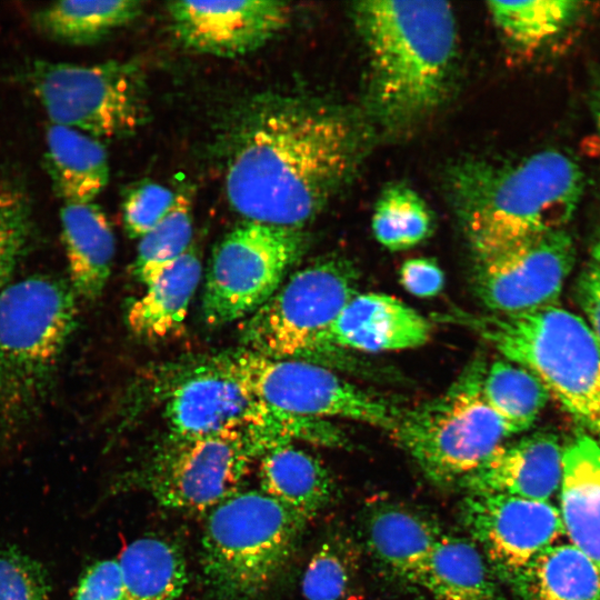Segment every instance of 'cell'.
<instances>
[{
    "mask_svg": "<svg viewBox=\"0 0 600 600\" xmlns=\"http://www.w3.org/2000/svg\"><path fill=\"white\" fill-rule=\"evenodd\" d=\"M202 266L193 246L169 266L129 308L130 330L142 338L160 339L183 323L200 282Z\"/></svg>",
    "mask_w": 600,
    "mask_h": 600,
    "instance_id": "cell-25",
    "label": "cell"
},
{
    "mask_svg": "<svg viewBox=\"0 0 600 600\" xmlns=\"http://www.w3.org/2000/svg\"><path fill=\"white\" fill-rule=\"evenodd\" d=\"M592 263L600 268V220L597 226L594 237L591 244Z\"/></svg>",
    "mask_w": 600,
    "mask_h": 600,
    "instance_id": "cell-40",
    "label": "cell"
},
{
    "mask_svg": "<svg viewBox=\"0 0 600 600\" xmlns=\"http://www.w3.org/2000/svg\"><path fill=\"white\" fill-rule=\"evenodd\" d=\"M358 279L354 266L339 257L296 271L244 322V349L276 359L323 354L326 336L357 294Z\"/></svg>",
    "mask_w": 600,
    "mask_h": 600,
    "instance_id": "cell-9",
    "label": "cell"
},
{
    "mask_svg": "<svg viewBox=\"0 0 600 600\" xmlns=\"http://www.w3.org/2000/svg\"><path fill=\"white\" fill-rule=\"evenodd\" d=\"M416 586L432 600H506L499 579L477 544L447 533L433 548Z\"/></svg>",
    "mask_w": 600,
    "mask_h": 600,
    "instance_id": "cell-23",
    "label": "cell"
},
{
    "mask_svg": "<svg viewBox=\"0 0 600 600\" xmlns=\"http://www.w3.org/2000/svg\"><path fill=\"white\" fill-rule=\"evenodd\" d=\"M43 566L16 548L0 550V600H48Z\"/></svg>",
    "mask_w": 600,
    "mask_h": 600,
    "instance_id": "cell-34",
    "label": "cell"
},
{
    "mask_svg": "<svg viewBox=\"0 0 600 600\" xmlns=\"http://www.w3.org/2000/svg\"><path fill=\"white\" fill-rule=\"evenodd\" d=\"M400 281L407 291L420 298L437 296L443 288V272L433 259L407 260L400 269Z\"/></svg>",
    "mask_w": 600,
    "mask_h": 600,
    "instance_id": "cell-38",
    "label": "cell"
},
{
    "mask_svg": "<svg viewBox=\"0 0 600 600\" xmlns=\"http://www.w3.org/2000/svg\"><path fill=\"white\" fill-rule=\"evenodd\" d=\"M360 573V551L350 538H327L311 556L301 579L307 600H349Z\"/></svg>",
    "mask_w": 600,
    "mask_h": 600,
    "instance_id": "cell-32",
    "label": "cell"
},
{
    "mask_svg": "<svg viewBox=\"0 0 600 600\" xmlns=\"http://www.w3.org/2000/svg\"><path fill=\"white\" fill-rule=\"evenodd\" d=\"M442 534L432 517L400 503L376 506L364 524L371 556L391 574L413 586Z\"/></svg>",
    "mask_w": 600,
    "mask_h": 600,
    "instance_id": "cell-20",
    "label": "cell"
},
{
    "mask_svg": "<svg viewBox=\"0 0 600 600\" xmlns=\"http://www.w3.org/2000/svg\"><path fill=\"white\" fill-rule=\"evenodd\" d=\"M559 496L569 543L600 573V440L586 431L563 447Z\"/></svg>",
    "mask_w": 600,
    "mask_h": 600,
    "instance_id": "cell-19",
    "label": "cell"
},
{
    "mask_svg": "<svg viewBox=\"0 0 600 600\" xmlns=\"http://www.w3.org/2000/svg\"><path fill=\"white\" fill-rule=\"evenodd\" d=\"M44 164L64 204L93 202L109 181L108 154L100 140L66 126H48Z\"/></svg>",
    "mask_w": 600,
    "mask_h": 600,
    "instance_id": "cell-22",
    "label": "cell"
},
{
    "mask_svg": "<svg viewBox=\"0 0 600 600\" xmlns=\"http://www.w3.org/2000/svg\"><path fill=\"white\" fill-rule=\"evenodd\" d=\"M431 324L401 300L383 293H357L331 324L323 354L338 349L362 352L417 348L430 338Z\"/></svg>",
    "mask_w": 600,
    "mask_h": 600,
    "instance_id": "cell-18",
    "label": "cell"
},
{
    "mask_svg": "<svg viewBox=\"0 0 600 600\" xmlns=\"http://www.w3.org/2000/svg\"><path fill=\"white\" fill-rule=\"evenodd\" d=\"M68 281L33 274L0 294V439L9 440L41 413L77 327Z\"/></svg>",
    "mask_w": 600,
    "mask_h": 600,
    "instance_id": "cell-4",
    "label": "cell"
},
{
    "mask_svg": "<svg viewBox=\"0 0 600 600\" xmlns=\"http://www.w3.org/2000/svg\"><path fill=\"white\" fill-rule=\"evenodd\" d=\"M562 457L563 447L557 436L538 431L499 447L459 484L468 493L550 501L560 490Z\"/></svg>",
    "mask_w": 600,
    "mask_h": 600,
    "instance_id": "cell-17",
    "label": "cell"
},
{
    "mask_svg": "<svg viewBox=\"0 0 600 600\" xmlns=\"http://www.w3.org/2000/svg\"><path fill=\"white\" fill-rule=\"evenodd\" d=\"M460 516L499 581L523 598L534 563L564 534L559 508L550 501L468 493Z\"/></svg>",
    "mask_w": 600,
    "mask_h": 600,
    "instance_id": "cell-14",
    "label": "cell"
},
{
    "mask_svg": "<svg viewBox=\"0 0 600 600\" xmlns=\"http://www.w3.org/2000/svg\"><path fill=\"white\" fill-rule=\"evenodd\" d=\"M432 230V213L414 190L398 183L382 191L372 216V231L381 246L406 250L428 238Z\"/></svg>",
    "mask_w": 600,
    "mask_h": 600,
    "instance_id": "cell-31",
    "label": "cell"
},
{
    "mask_svg": "<svg viewBox=\"0 0 600 600\" xmlns=\"http://www.w3.org/2000/svg\"><path fill=\"white\" fill-rule=\"evenodd\" d=\"M141 11L142 3L134 0H67L37 10L32 21L39 32L54 41L83 46L130 23Z\"/></svg>",
    "mask_w": 600,
    "mask_h": 600,
    "instance_id": "cell-27",
    "label": "cell"
},
{
    "mask_svg": "<svg viewBox=\"0 0 600 600\" xmlns=\"http://www.w3.org/2000/svg\"><path fill=\"white\" fill-rule=\"evenodd\" d=\"M260 490L311 520L331 501L334 482L328 469L312 454L291 444H282L259 458Z\"/></svg>",
    "mask_w": 600,
    "mask_h": 600,
    "instance_id": "cell-24",
    "label": "cell"
},
{
    "mask_svg": "<svg viewBox=\"0 0 600 600\" xmlns=\"http://www.w3.org/2000/svg\"><path fill=\"white\" fill-rule=\"evenodd\" d=\"M214 364L262 402L290 414L351 419L390 432L401 413L392 403L308 360L276 359L243 349Z\"/></svg>",
    "mask_w": 600,
    "mask_h": 600,
    "instance_id": "cell-10",
    "label": "cell"
},
{
    "mask_svg": "<svg viewBox=\"0 0 600 600\" xmlns=\"http://www.w3.org/2000/svg\"><path fill=\"white\" fill-rule=\"evenodd\" d=\"M353 18L369 59V96L391 127L418 121L443 100L457 53V24L443 1H364Z\"/></svg>",
    "mask_w": 600,
    "mask_h": 600,
    "instance_id": "cell-3",
    "label": "cell"
},
{
    "mask_svg": "<svg viewBox=\"0 0 600 600\" xmlns=\"http://www.w3.org/2000/svg\"><path fill=\"white\" fill-rule=\"evenodd\" d=\"M263 453L252 438L239 431L172 440L146 470L142 481L164 508L211 511L239 491L252 462Z\"/></svg>",
    "mask_w": 600,
    "mask_h": 600,
    "instance_id": "cell-13",
    "label": "cell"
},
{
    "mask_svg": "<svg viewBox=\"0 0 600 600\" xmlns=\"http://www.w3.org/2000/svg\"><path fill=\"white\" fill-rule=\"evenodd\" d=\"M308 521L263 493L238 491L211 511L201 569L213 600H254L283 572Z\"/></svg>",
    "mask_w": 600,
    "mask_h": 600,
    "instance_id": "cell-6",
    "label": "cell"
},
{
    "mask_svg": "<svg viewBox=\"0 0 600 600\" xmlns=\"http://www.w3.org/2000/svg\"><path fill=\"white\" fill-rule=\"evenodd\" d=\"M74 600H124L118 559H104L88 567L78 582Z\"/></svg>",
    "mask_w": 600,
    "mask_h": 600,
    "instance_id": "cell-37",
    "label": "cell"
},
{
    "mask_svg": "<svg viewBox=\"0 0 600 600\" xmlns=\"http://www.w3.org/2000/svg\"><path fill=\"white\" fill-rule=\"evenodd\" d=\"M171 29L187 49L233 58L253 52L289 22L283 1H173L168 6Z\"/></svg>",
    "mask_w": 600,
    "mask_h": 600,
    "instance_id": "cell-16",
    "label": "cell"
},
{
    "mask_svg": "<svg viewBox=\"0 0 600 600\" xmlns=\"http://www.w3.org/2000/svg\"><path fill=\"white\" fill-rule=\"evenodd\" d=\"M356 121L292 97L256 102L236 132L226 194L247 221L302 229L351 178L362 151Z\"/></svg>",
    "mask_w": 600,
    "mask_h": 600,
    "instance_id": "cell-1",
    "label": "cell"
},
{
    "mask_svg": "<svg viewBox=\"0 0 600 600\" xmlns=\"http://www.w3.org/2000/svg\"><path fill=\"white\" fill-rule=\"evenodd\" d=\"M583 187L579 164L554 149L511 163L466 160L449 177L453 207L474 257L562 230Z\"/></svg>",
    "mask_w": 600,
    "mask_h": 600,
    "instance_id": "cell-2",
    "label": "cell"
},
{
    "mask_svg": "<svg viewBox=\"0 0 600 600\" xmlns=\"http://www.w3.org/2000/svg\"><path fill=\"white\" fill-rule=\"evenodd\" d=\"M192 231L191 200L179 193L168 214L140 238L134 277L144 286L153 281L190 249Z\"/></svg>",
    "mask_w": 600,
    "mask_h": 600,
    "instance_id": "cell-33",
    "label": "cell"
},
{
    "mask_svg": "<svg viewBox=\"0 0 600 600\" xmlns=\"http://www.w3.org/2000/svg\"><path fill=\"white\" fill-rule=\"evenodd\" d=\"M302 229L246 221L217 244L206 278L202 314L209 326L251 316L303 254Z\"/></svg>",
    "mask_w": 600,
    "mask_h": 600,
    "instance_id": "cell-11",
    "label": "cell"
},
{
    "mask_svg": "<svg viewBox=\"0 0 600 600\" xmlns=\"http://www.w3.org/2000/svg\"><path fill=\"white\" fill-rule=\"evenodd\" d=\"M26 79L50 123L99 140L131 134L148 118L142 70L133 61L84 66L34 60Z\"/></svg>",
    "mask_w": 600,
    "mask_h": 600,
    "instance_id": "cell-8",
    "label": "cell"
},
{
    "mask_svg": "<svg viewBox=\"0 0 600 600\" xmlns=\"http://www.w3.org/2000/svg\"><path fill=\"white\" fill-rule=\"evenodd\" d=\"M487 6L500 32L522 49L550 41L579 11V2L572 0L490 1Z\"/></svg>",
    "mask_w": 600,
    "mask_h": 600,
    "instance_id": "cell-30",
    "label": "cell"
},
{
    "mask_svg": "<svg viewBox=\"0 0 600 600\" xmlns=\"http://www.w3.org/2000/svg\"><path fill=\"white\" fill-rule=\"evenodd\" d=\"M484 371L472 363L446 393L401 411L390 431L434 483H459L511 437L483 399Z\"/></svg>",
    "mask_w": 600,
    "mask_h": 600,
    "instance_id": "cell-7",
    "label": "cell"
},
{
    "mask_svg": "<svg viewBox=\"0 0 600 600\" xmlns=\"http://www.w3.org/2000/svg\"><path fill=\"white\" fill-rule=\"evenodd\" d=\"M31 234L27 203L18 197L0 198V294L26 252Z\"/></svg>",
    "mask_w": 600,
    "mask_h": 600,
    "instance_id": "cell-35",
    "label": "cell"
},
{
    "mask_svg": "<svg viewBox=\"0 0 600 600\" xmlns=\"http://www.w3.org/2000/svg\"><path fill=\"white\" fill-rule=\"evenodd\" d=\"M176 196L164 186L149 182L133 189L123 203V224L132 238H141L171 210Z\"/></svg>",
    "mask_w": 600,
    "mask_h": 600,
    "instance_id": "cell-36",
    "label": "cell"
},
{
    "mask_svg": "<svg viewBox=\"0 0 600 600\" xmlns=\"http://www.w3.org/2000/svg\"><path fill=\"white\" fill-rule=\"evenodd\" d=\"M164 413L174 441L239 431L267 452L303 432L302 418L262 402L214 363L178 384Z\"/></svg>",
    "mask_w": 600,
    "mask_h": 600,
    "instance_id": "cell-12",
    "label": "cell"
},
{
    "mask_svg": "<svg viewBox=\"0 0 600 600\" xmlns=\"http://www.w3.org/2000/svg\"><path fill=\"white\" fill-rule=\"evenodd\" d=\"M526 599L600 600V573L578 549L559 542L534 563Z\"/></svg>",
    "mask_w": 600,
    "mask_h": 600,
    "instance_id": "cell-29",
    "label": "cell"
},
{
    "mask_svg": "<svg viewBox=\"0 0 600 600\" xmlns=\"http://www.w3.org/2000/svg\"><path fill=\"white\" fill-rule=\"evenodd\" d=\"M482 396L510 436L527 431L550 398L530 371L506 359L486 369Z\"/></svg>",
    "mask_w": 600,
    "mask_h": 600,
    "instance_id": "cell-28",
    "label": "cell"
},
{
    "mask_svg": "<svg viewBox=\"0 0 600 600\" xmlns=\"http://www.w3.org/2000/svg\"><path fill=\"white\" fill-rule=\"evenodd\" d=\"M576 296L586 323L600 343V268L594 263H590L578 277Z\"/></svg>",
    "mask_w": 600,
    "mask_h": 600,
    "instance_id": "cell-39",
    "label": "cell"
},
{
    "mask_svg": "<svg viewBox=\"0 0 600 600\" xmlns=\"http://www.w3.org/2000/svg\"><path fill=\"white\" fill-rule=\"evenodd\" d=\"M506 360L530 371L600 440V343L583 319L557 306L513 316H460Z\"/></svg>",
    "mask_w": 600,
    "mask_h": 600,
    "instance_id": "cell-5",
    "label": "cell"
},
{
    "mask_svg": "<svg viewBox=\"0 0 600 600\" xmlns=\"http://www.w3.org/2000/svg\"><path fill=\"white\" fill-rule=\"evenodd\" d=\"M593 109H594L596 124H597V129L600 137V87L596 92Z\"/></svg>",
    "mask_w": 600,
    "mask_h": 600,
    "instance_id": "cell-41",
    "label": "cell"
},
{
    "mask_svg": "<svg viewBox=\"0 0 600 600\" xmlns=\"http://www.w3.org/2000/svg\"><path fill=\"white\" fill-rule=\"evenodd\" d=\"M124 600H179L187 582L181 550L172 542L142 537L129 543L118 558Z\"/></svg>",
    "mask_w": 600,
    "mask_h": 600,
    "instance_id": "cell-26",
    "label": "cell"
},
{
    "mask_svg": "<svg viewBox=\"0 0 600 600\" xmlns=\"http://www.w3.org/2000/svg\"><path fill=\"white\" fill-rule=\"evenodd\" d=\"M576 259L572 238L562 230L541 233L499 251L474 257L473 289L501 316L553 306Z\"/></svg>",
    "mask_w": 600,
    "mask_h": 600,
    "instance_id": "cell-15",
    "label": "cell"
},
{
    "mask_svg": "<svg viewBox=\"0 0 600 600\" xmlns=\"http://www.w3.org/2000/svg\"><path fill=\"white\" fill-rule=\"evenodd\" d=\"M60 223L69 284L76 297L96 301L110 278L116 252L109 220L93 202L73 203L61 208Z\"/></svg>",
    "mask_w": 600,
    "mask_h": 600,
    "instance_id": "cell-21",
    "label": "cell"
}]
</instances>
